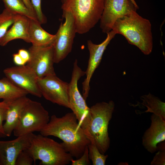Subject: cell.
Returning a JSON list of instances; mask_svg holds the SVG:
<instances>
[{
	"label": "cell",
	"instance_id": "cell-26",
	"mask_svg": "<svg viewBox=\"0 0 165 165\" xmlns=\"http://www.w3.org/2000/svg\"><path fill=\"white\" fill-rule=\"evenodd\" d=\"M33 162V158L24 150L18 155L15 162V165H31Z\"/></svg>",
	"mask_w": 165,
	"mask_h": 165
},
{
	"label": "cell",
	"instance_id": "cell-4",
	"mask_svg": "<svg viewBox=\"0 0 165 165\" xmlns=\"http://www.w3.org/2000/svg\"><path fill=\"white\" fill-rule=\"evenodd\" d=\"M24 150L35 163L40 160V165H66L73 159L61 143L40 134H35L30 145Z\"/></svg>",
	"mask_w": 165,
	"mask_h": 165
},
{
	"label": "cell",
	"instance_id": "cell-33",
	"mask_svg": "<svg viewBox=\"0 0 165 165\" xmlns=\"http://www.w3.org/2000/svg\"><path fill=\"white\" fill-rule=\"evenodd\" d=\"M0 165H1V163L0 160Z\"/></svg>",
	"mask_w": 165,
	"mask_h": 165
},
{
	"label": "cell",
	"instance_id": "cell-25",
	"mask_svg": "<svg viewBox=\"0 0 165 165\" xmlns=\"http://www.w3.org/2000/svg\"><path fill=\"white\" fill-rule=\"evenodd\" d=\"M8 106V104L4 101L0 102V138L7 137L4 131L3 126Z\"/></svg>",
	"mask_w": 165,
	"mask_h": 165
},
{
	"label": "cell",
	"instance_id": "cell-8",
	"mask_svg": "<svg viewBox=\"0 0 165 165\" xmlns=\"http://www.w3.org/2000/svg\"><path fill=\"white\" fill-rule=\"evenodd\" d=\"M62 16L65 18L55 35L52 44L54 63H58L71 52L76 33L74 17L69 11L63 10Z\"/></svg>",
	"mask_w": 165,
	"mask_h": 165
},
{
	"label": "cell",
	"instance_id": "cell-18",
	"mask_svg": "<svg viewBox=\"0 0 165 165\" xmlns=\"http://www.w3.org/2000/svg\"><path fill=\"white\" fill-rule=\"evenodd\" d=\"M38 20L29 18L28 34L30 43L32 45L45 46L52 45L55 35L47 32L41 27Z\"/></svg>",
	"mask_w": 165,
	"mask_h": 165
},
{
	"label": "cell",
	"instance_id": "cell-11",
	"mask_svg": "<svg viewBox=\"0 0 165 165\" xmlns=\"http://www.w3.org/2000/svg\"><path fill=\"white\" fill-rule=\"evenodd\" d=\"M28 50L30 57L27 65L38 78L56 74L53 67L54 55L52 45L45 46L32 45Z\"/></svg>",
	"mask_w": 165,
	"mask_h": 165
},
{
	"label": "cell",
	"instance_id": "cell-24",
	"mask_svg": "<svg viewBox=\"0 0 165 165\" xmlns=\"http://www.w3.org/2000/svg\"><path fill=\"white\" fill-rule=\"evenodd\" d=\"M37 20L41 24L47 22V19L43 13L41 8V0H30Z\"/></svg>",
	"mask_w": 165,
	"mask_h": 165
},
{
	"label": "cell",
	"instance_id": "cell-27",
	"mask_svg": "<svg viewBox=\"0 0 165 165\" xmlns=\"http://www.w3.org/2000/svg\"><path fill=\"white\" fill-rule=\"evenodd\" d=\"M72 165H89L90 164L88 155V148L87 146L82 155L75 160L72 159L71 161Z\"/></svg>",
	"mask_w": 165,
	"mask_h": 165
},
{
	"label": "cell",
	"instance_id": "cell-20",
	"mask_svg": "<svg viewBox=\"0 0 165 165\" xmlns=\"http://www.w3.org/2000/svg\"><path fill=\"white\" fill-rule=\"evenodd\" d=\"M142 105L147 110L144 112H151L160 116L165 120V103L159 98L149 93L147 95L141 96Z\"/></svg>",
	"mask_w": 165,
	"mask_h": 165
},
{
	"label": "cell",
	"instance_id": "cell-13",
	"mask_svg": "<svg viewBox=\"0 0 165 165\" xmlns=\"http://www.w3.org/2000/svg\"><path fill=\"white\" fill-rule=\"evenodd\" d=\"M106 39L101 43L96 44L90 40L87 41L89 58L85 72L86 77L82 83V96L85 100L88 97L90 90V82L93 74L99 65L107 47L116 34L112 30L107 33Z\"/></svg>",
	"mask_w": 165,
	"mask_h": 165
},
{
	"label": "cell",
	"instance_id": "cell-17",
	"mask_svg": "<svg viewBox=\"0 0 165 165\" xmlns=\"http://www.w3.org/2000/svg\"><path fill=\"white\" fill-rule=\"evenodd\" d=\"M29 99L25 96L8 103V108L3 126L6 137H10L13 132L18 124L23 108Z\"/></svg>",
	"mask_w": 165,
	"mask_h": 165
},
{
	"label": "cell",
	"instance_id": "cell-29",
	"mask_svg": "<svg viewBox=\"0 0 165 165\" xmlns=\"http://www.w3.org/2000/svg\"><path fill=\"white\" fill-rule=\"evenodd\" d=\"M13 61L14 64L17 66H22L26 63L20 57L18 53L13 55Z\"/></svg>",
	"mask_w": 165,
	"mask_h": 165
},
{
	"label": "cell",
	"instance_id": "cell-32",
	"mask_svg": "<svg viewBox=\"0 0 165 165\" xmlns=\"http://www.w3.org/2000/svg\"><path fill=\"white\" fill-rule=\"evenodd\" d=\"M68 0H61V1L62 3V4H64Z\"/></svg>",
	"mask_w": 165,
	"mask_h": 165
},
{
	"label": "cell",
	"instance_id": "cell-21",
	"mask_svg": "<svg viewBox=\"0 0 165 165\" xmlns=\"http://www.w3.org/2000/svg\"><path fill=\"white\" fill-rule=\"evenodd\" d=\"M6 9L16 14L37 20L35 13L29 9L23 0H2Z\"/></svg>",
	"mask_w": 165,
	"mask_h": 165
},
{
	"label": "cell",
	"instance_id": "cell-7",
	"mask_svg": "<svg viewBox=\"0 0 165 165\" xmlns=\"http://www.w3.org/2000/svg\"><path fill=\"white\" fill-rule=\"evenodd\" d=\"M85 75V72L79 67L75 60L71 81L69 83L68 97L70 108L75 114L80 126L86 133L90 120V108L80 93L78 87L79 80Z\"/></svg>",
	"mask_w": 165,
	"mask_h": 165
},
{
	"label": "cell",
	"instance_id": "cell-10",
	"mask_svg": "<svg viewBox=\"0 0 165 165\" xmlns=\"http://www.w3.org/2000/svg\"><path fill=\"white\" fill-rule=\"evenodd\" d=\"M139 8L135 2L131 0H104L103 12L100 21L102 32L107 33L118 19L133 12Z\"/></svg>",
	"mask_w": 165,
	"mask_h": 165
},
{
	"label": "cell",
	"instance_id": "cell-19",
	"mask_svg": "<svg viewBox=\"0 0 165 165\" xmlns=\"http://www.w3.org/2000/svg\"><path fill=\"white\" fill-rule=\"evenodd\" d=\"M28 92L17 86L6 77L0 79V99L7 103L26 96Z\"/></svg>",
	"mask_w": 165,
	"mask_h": 165
},
{
	"label": "cell",
	"instance_id": "cell-23",
	"mask_svg": "<svg viewBox=\"0 0 165 165\" xmlns=\"http://www.w3.org/2000/svg\"><path fill=\"white\" fill-rule=\"evenodd\" d=\"M88 147L89 157L92 162V165H105L108 156L101 153L96 146L92 142L88 145Z\"/></svg>",
	"mask_w": 165,
	"mask_h": 165
},
{
	"label": "cell",
	"instance_id": "cell-28",
	"mask_svg": "<svg viewBox=\"0 0 165 165\" xmlns=\"http://www.w3.org/2000/svg\"><path fill=\"white\" fill-rule=\"evenodd\" d=\"M150 163L151 165H165V150H159Z\"/></svg>",
	"mask_w": 165,
	"mask_h": 165
},
{
	"label": "cell",
	"instance_id": "cell-5",
	"mask_svg": "<svg viewBox=\"0 0 165 165\" xmlns=\"http://www.w3.org/2000/svg\"><path fill=\"white\" fill-rule=\"evenodd\" d=\"M104 6V0H68L62 4L61 9L72 13L76 33L83 34L100 20Z\"/></svg>",
	"mask_w": 165,
	"mask_h": 165
},
{
	"label": "cell",
	"instance_id": "cell-12",
	"mask_svg": "<svg viewBox=\"0 0 165 165\" xmlns=\"http://www.w3.org/2000/svg\"><path fill=\"white\" fill-rule=\"evenodd\" d=\"M3 72L6 77L20 88L38 97H42L38 78L27 64L6 68Z\"/></svg>",
	"mask_w": 165,
	"mask_h": 165
},
{
	"label": "cell",
	"instance_id": "cell-14",
	"mask_svg": "<svg viewBox=\"0 0 165 165\" xmlns=\"http://www.w3.org/2000/svg\"><path fill=\"white\" fill-rule=\"evenodd\" d=\"M34 135L33 133H31L17 137L10 141L0 140L1 165H15L18 155L28 147Z\"/></svg>",
	"mask_w": 165,
	"mask_h": 165
},
{
	"label": "cell",
	"instance_id": "cell-15",
	"mask_svg": "<svg viewBox=\"0 0 165 165\" xmlns=\"http://www.w3.org/2000/svg\"><path fill=\"white\" fill-rule=\"evenodd\" d=\"M150 119V126L142 137V145L148 152L153 153L157 151V145L165 141V120L153 114Z\"/></svg>",
	"mask_w": 165,
	"mask_h": 165
},
{
	"label": "cell",
	"instance_id": "cell-22",
	"mask_svg": "<svg viewBox=\"0 0 165 165\" xmlns=\"http://www.w3.org/2000/svg\"><path fill=\"white\" fill-rule=\"evenodd\" d=\"M17 14L6 8L0 14V39L13 24Z\"/></svg>",
	"mask_w": 165,
	"mask_h": 165
},
{
	"label": "cell",
	"instance_id": "cell-31",
	"mask_svg": "<svg viewBox=\"0 0 165 165\" xmlns=\"http://www.w3.org/2000/svg\"><path fill=\"white\" fill-rule=\"evenodd\" d=\"M23 1L26 6L29 9L35 13L30 0H23Z\"/></svg>",
	"mask_w": 165,
	"mask_h": 165
},
{
	"label": "cell",
	"instance_id": "cell-9",
	"mask_svg": "<svg viewBox=\"0 0 165 165\" xmlns=\"http://www.w3.org/2000/svg\"><path fill=\"white\" fill-rule=\"evenodd\" d=\"M38 83L45 99L53 103L69 108V83L57 77L56 74L38 78Z\"/></svg>",
	"mask_w": 165,
	"mask_h": 165
},
{
	"label": "cell",
	"instance_id": "cell-6",
	"mask_svg": "<svg viewBox=\"0 0 165 165\" xmlns=\"http://www.w3.org/2000/svg\"><path fill=\"white\" fill-rule=\"evenodd\" d=\"M48 112L42 104L29 99L22 111L18 124L13 130L16 137L40 132L49 122Z\"/></svg>",
	"mask_w": 165,
	"mask_h": 165
},
{
	"label": "cell",
	"instance_id": "cell-2",
	"mask_svg": "<svg viewBox=\"0 0 165 165\" xmlns=\"http://www.w3.org/2000/svg\"><path fill=\"white\" fill-rule=\"evenodd\" d=\"M112 30L116 34L124 36L129 44L137 47L144 54L148 55L151 53L153 38L151 23L137 12L117 20Z\"/></svg>",
	"mask_w": 165,
	"mask_h": 165
},
{
	"label": "cell",
	"instance_id": "cell-1",
	"mask_svg": "<svg viewBox=\"0 0 165 165\" xmlns=\"http://www.w3.org/2000/svg\"><path fill=\"white\" fill-rule=\"evenodd\" d=\"M40 133L44 136H52L61 140L63 142L61 144L65 150L76 159L82 155L90 142L72 112L61 117L52 115Z\"/></svg>",
	"mask_w": 165,
	"mask_h": 165
},
{
	"label": "cell",
	"instance_id": "cell-30",
	"mask_svg": "<svg viewBox=\"0 0 165 165\" xmlns=\"http://www.w3.org/2000/svg\"><path fill=\"white\" fill-rule=\"evenodd\" d=\"M18 53L22 58L27 63L30 58V53L28 50L24 49H20L18 51Z\"/></svg>",
	"mask_w": 165,
	"mask_h": 165
},
{
	"label": "cell",
	"instance_id": "cell-16",
	"mask_svg": "<svg viewBox=\"0 0 165 165\" xmlns=\"http://www.w3.org/2000/svg\"><path fill=\"white\" fill-rule=\"evenodd\" d=\"M29 18L17 14L14 23L5 35L0 39V46H3L9 42L20 39L30 43L28 34Z\"/></svg>",
	"mask_w": 165,
	"mask_h": 165
},
{
	"label": "cell",
	"instance_id": "cell-3",
	"mask_svg": "<svg viewBox=\"0 0 165 165\" xmlns=\"http://www.w3.org/2000/svg\"><path fill=\"white\" fill-rule=\"evenodd\" d=\"M115 107L114 102L110 101L97 103L90 108V120L86 135L102 154L110 147L108 126Z\"/></svg>",
	"mask_w": 165,
	"mask_h": 165
}]
</instances>
